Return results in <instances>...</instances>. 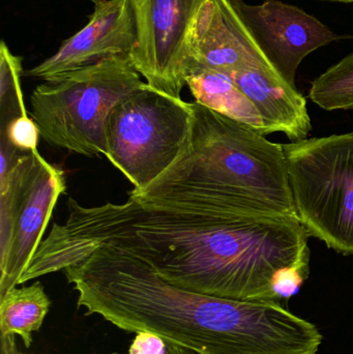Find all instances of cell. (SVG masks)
<instances>
[{
	"label": "cell",
	"mask_w": 353,
	"mask_h": 354,
	"mask_svg": "<svg viewBox=\"0 0 353 354\" xmlns=\"http://www.w3.org/2000/svg\"><path fill=\"white\" fill-rule=\"evenodd\" d=\"M68 209L39 248L53 272L109 245L180 288L284 308L310 274V235L296 216L191 212L130 197L99 206L70 198Z\"/></svg>",
	"instance_id": "6da1fadb"
},
{
	"label": "cell",
	"mask_w": 353,
	"mask_h": 354,
	"mask_svg": "<svg viewBox=\"0 0 353 354\" xmlns=\"http://www.w3.org/2000/svg\"><path fill=\"white\" fill-rule=\"evenodd\" d=\"M62 272L87 313L198 354H317L323 343L318 328L287 308L180 288L109 245L95 248Z\"/></svg>",
	"instance_id": "7a4b0ae2"
},
{
	"label": "cell",
	"mask_w": 353,
	"mask_h": 354,
	"mask_svg": "<svg viewBox=\"0 0 353 354\" xmlns=\"http://www.w3.org/2000/svg\"><path fill=\"white\" fill-rule=\"evenodd\" d=\"M190 138L178 161L142 192L145 203L200 212L296 216L283 145L193 102Z\"/></svg>",
	"instance_id": "3957f363"
},
{
	"label": "cell",
	"mask_w": 353,
	"mask_h": 354,
	"mask_svg": "<svg viewBox=\"0 0 353 354\" xmlns=\"http://www.w3.org/2000/svg\"><path fill=\"white\" fill-rule=\"evenodd\" d=\"M145 85L130 55L111 56L44 81L31 93L30 116L51 147L106 157L108 115L122 97Z\"/></svg>",
	"instance_id": "277c9868"
},
{
	"label": "cell",
	"mask_w": 353,
	"mask_h": 354,
	"mask_svg": "<svg viewBox=\"0 0 353 354\" xmlns=\"http://www.w3.org/2000/svg\"><path fill=\"white\" fill-rule=\"evenodd\" d=\"M296 216L310 236L353 255V133L283 145Z\"/></svg>",
	"instance_id": "5b68a950"
},
{
	"label": "cell",
	"mask_w": 353,
	"mask_h": 354,
	"mask_svg": "<svg viewBox=\"0 0 353 354\" xmlns=\"http://www.w3.org/2000/svg\"><path fill=\"white\" fill-rule=\"evenodd\" d=\"M192 104L149 84L122 97L106 122L110 163L142 192L180 157L190 138Z\"/></svg>",
	"instance_id": "8992f818"
},
{
	"label": "cell",
	"mask_w": 353,
	"mask_h": 354,
	"mask_svg": "<svg viewBox=\"0 0 353 354\" xmlns=\"http://www.w3.org/2000/svg\"><path fill=\"white\" fill-rule=\"evenodd\" d=\"M207 0H128L137 41L131 59L145 82L175 99L187 86L189 35Z\"/></svg>",
	"instance_id": "52a82bcc"
},
{
	"label": "cell",
	"mask_w": 353,
	"mask_h": 354,
	"mask_svg": "<svg viewBox=\"0 0 353 354\" xmlns=\"http://www.w3.org/2000/svg\"><path fill=\"white\" fill-rule=\"evenodd\" d=\"M231 2L269 64L292 86H296L298 66L309 54L353 37L337 35L312 15L280 0L260 4Z\"/></svg>",
	"instance_id": "ba28073f"
},
{
	"label": "cell",
	"mask_w": 353,
	"mask_h": 354,
	"mask_svg": "<svg viewBox=\"0 0 353 354\" xmlns=\"http://www.w3.org/2000/svg\"><path fill=\"white\" fill-rule=\"evenodd\" d=\"M93 3L86 25L24 75L51 81L104 58L132 53L137 32L128 0H93Z\"/></svg>",
	"instance_id": "9c48e42d"
},
{
	"label": "cell",
	"mask_w": 353,
	"mask_h": 354,
	"mask_svg": "<svg viewBox=\"0 0 353 354\" xmlns=\"http://www.w3.org/2000/svg\"><path fill=\"white\" fill-rule=\"evenodd\" d=\"M273 68L231 0H207L189 35V75L200 68L230 74Z\"/></svg>",
	"instance_id": "30bf717a"
},
{
	"label": "cell",
	"mask_w": 353,
	"mask_h": 354,
	"mask_svg": "<svg viewBox=\"0 0 353 354\" xmlns=\"http://www.w3.org/2000/svg\"><path fill=\"white\" fill-rule=\"evenodd\" d=\"M66 189L64 170L37 153V165L19 202L10 249L0 258V299L19 285Z\"/></svg>",
	"instance_id": "8fae6325"
},
{
	"label": "cell",
	"mask_w": 353,
	"mask_h": 354,
	"mask_svg": "<svg viewBox=\"0 0 353 354\" xmlns=\"http://www.w3.org/2000/svg\"><path fill=\"white\" fill-rule=\"evenodd\" d=\"M228 76L248 97L263 118L267 134L281 132L292 141L304 140L312 130L306 97L274 68H249Z\"/></svg>",
	"instance_id": "7c38bea8"
},
{
	"label": "cell",
	"mask_w": 353,
	"mask_h": 354,
	"mask_svg": "<svg viewBox=\"0 0 353 354\" xmlns=\"http://www.w3.org/2000/svg\"><path fill=\"white\" fill-rule=\"evenodd\" d=\"M23 58L15 55L8 44L0 43V140L17 151H37L39 127L27 113L21 86Z\"/></svg>",
	"instance_id": "4fadbf2b"
},
{
	"label": "cell",
	"mask_w": 353,
	"mask_h": 354,
	"mask_svg": "<svg viewBox=\"0 0 353 354\" xmlns=\"http://www.w3.org/2000/svg\"><path fill=\"white\" fill-rule=\"evenodd\" d=\"M186 83L196 103L267 135L260 114L228 75L200 68L191 73Z\"/></svg>",
	"instance_id": "5bb4252c"
},
{
	"label": "cell",
	"mask_w": 353,
	"mask_h": 354,
	"mask_svg": "<svg viewBox=\"0 0 353 354\" xmlns=\"http://www.w3.org/2000/svg\"><path fill=\"white\" fill-rule=\"evenodd\" d=\"M50 305L51 301L41 282L22 288L15 287L0 299L1 335H19L28 348L32 343V333L43 326Z\"/></svg>",
	"instance_id": "9a60e30c"
},
{
	"label": "cell",
	"mask_w": 353,
	"mask_h": 354,
	"mask_svg": "<svg viewBox=\"0 0 353 354\" xmlns=\"http://www.w3.org/2000/svg\"><path fill=\"white\" fill-rule=\"evenodd\" d=\"M309 97L327 111L353 108V53L327 68L311 84Z\"/></svg>",
	"instance_id": "2e32d148"
},
{
	"label": "cell",
	"mask_w": 353,
	"mask_h": 354,
	"mask_svg": "<svg viewBox=\"0 0 353 354\" xmlns=\"http://www.w3.org/2000/svg\"><path fill=\"white\" fill-rule=\"evenodd\" d=\"M128 354H167V344L157 335L141 332L137 334Z\"/></svg>",
	"instance_id": "e0dca14e"
},
{
	"label": "cell",
	"mask_w": 353,
	"mask_h": 354,
	"mask_svg": "<svg viewBox=\"0 0 353 354\" xmlns=\"http://www.w3.org/2000/svg\"><path fill=\"white\" fill-rule=\"evenodd\" d=\"M327 1L344 2V3H353V0H327Z\"/></svg>",
	"instance_id": "ac0fdd59"
},
{
	"label": "cell",
	"mask_w": 353,
	"mask_h": 354,
	"mask_svg": "<svg viewBox=\"0 0 353 354\" xmlns=\"http://www.w3.org/2000/svg\"><path fill=\"white\" fill-rule=\"evenodd\" d=\"M20 354H23V353H20Z\"/></svg>",
	"instance_id": "d6986e66"
}]
</instances>
